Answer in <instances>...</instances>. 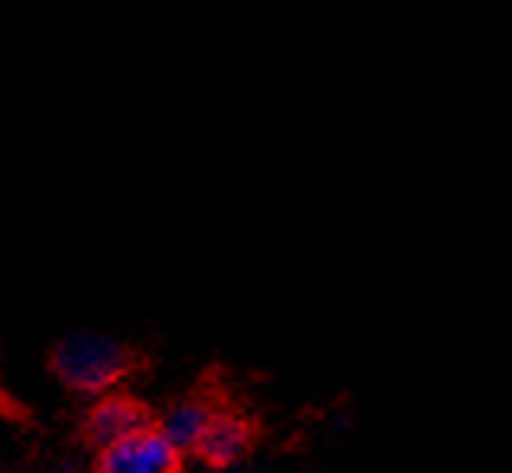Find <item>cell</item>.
<instances>
[{"mask_svg":"<svg viewBox=\"0 0 512 473\" xmlns=\"http://www.w3.org/2000/svg\"><path fill=\"white\" fill-rule=\"evenodd\" d=\"M137 350L101 331L65 334L49 350L52 376L78 396H107L137 370Z\"/></svg>","mask_w":512,"mask_h":473,"instance_id":"obj_1","label":"cell"},{"mask_svg":"<svg viewBox=\"0 0 512 473\" xmlns=\"http://www.w3.org/2000/svg\"><path fill=\"white\" fill-rule=\"evenodd\" d=\"M182 451L159 428L140 431L120 444L98 451L94 473H179Z\"/></svg>","mask_w":512,"mask_h":473,"instance_id":"obj_2","label":"cell"},{"mask_svg":"<svg viewBox=\"0 0 512 473\" xmlns=\"http://www.w3.org/2000/svg\"><path fill=\"white\" fill-rule=\"evenodd\" d=\"M150 428H156L153 412L140 399H133L127 393H107L88 409L82 422V438L94 451H104L111 444H120Z\"/></svg>","mask_w":512,"mask_h":473,"instance_id":"obj_3","label":"cell"},{"mask_svg":"<svg viewBox=\"0 0 512 473\" xmlns=\"http://www.w3.org/2000/svg\"><path fill=\"white\" fill-rule=\"evenodd\" d=\"M256 444V425L253 418H247L244 412L234 409H218V415L211 418V425L205 431V438L195 448V454L201 457V464H208L214 470L234 467L253 451Z\"/></svg>","mask_w":512,"mask_h":473,"instance_id":"obj_4","label":"cell"},{"mask_svg":"<svg viewBox=\"0 0 512 473\" xmlns=\"http://www.w3.org/2000/svg\"><path fill=\"white\" fill-rule=\"evenodd\" d=\"M218 409H221V405H214L205 396H185V399L175 402L163 418H159L156 428L163 431V435L182 454L185 451H195L198 444H201V438H205L211 418L218 415Z\"/></svg>","mask_w":512,"mask_h":473,"instance_id":"obj_5","label":"cell"}]
</instances>
